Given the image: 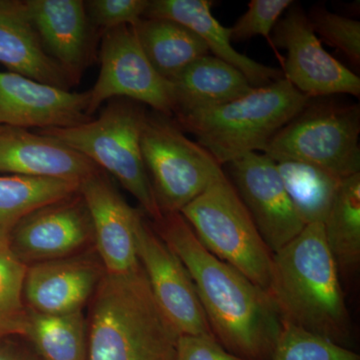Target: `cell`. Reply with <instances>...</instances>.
<instances>
[{
  "mask_svg": "<svg viewBox=\"0 0 360 360\" xmlns=\"http://www.w3.org/2000/svg\"><path fill=\"white\" fill-rule=\"evenodd\" d=\"M151 224L188 271L215 340L243 359L271 360L283 322L266 290L206 250L181 213Z\"/></svg>",
  "mask_w": 360,
  "mask_h": 360,
  "instance_id": "obj_1",
  "label": "cell"
},
{
  "mask_svg": "<svg viewBox=\"0 0 360 360\" xmlns=\"http://www.w3.org/2000/svg\"><path fill=\"white\" fill-rule=\"evenodd\" d=\"M270 300L290 323L347 347L352 321L322 224H307L272 257Z\"/></svg>",
  "mask_w": 360,
  "mask_h": 360,
  "instance_id": "obj_2",
  "label": "cell"
},
{
  "mask_svg": "<svg viewBox=\"0 0 360 360\" xmlns=\"http://www.w3.org/2000/svg\"><path fill=\"white\" fill-rule=\"evenodd\" d=\"M90 302L86 360H175L179 335L141 266L122 276L105 274Z\"/></svg>",
  "mask_w": 360,
  "mask_h": 360,
  "instance_id": "obj_3",
  "label": "cell"
},
{
  "mask_svg": "<svg viewBox=\"0 0 360 360\" xmlns=\"http://www.w3.org/2000/svg\"><path fill=\"white\" fill-rule=\"evenodd\" d=\"M309 101L283 77L224 105L174 118L219 165H229L248 153H264Z\"/></svg>",
  "mask_w": 360,
  "mask_h": 360,
  "instance_id": "obj_4",
  "label": "cell"
},
{
  "mask_svg": "<svg viewBox=\"0 0 360 360\" xmlns=\"http://www.w3.org/2000/svg\"><path fill=\"white\" fill-rule=\"evenodd\" d=\"M148 111L125 98L108 105L89 122L65 129L39 131L63 142L113 176L137 200L151 221L162 217L156 203L141 153V132Z\"/></svg>",
  "mask_w": 360,
  "mask_h": 360,
  "instance_id": "obj_5",
  "label": "cell"
},
{
  "mask_svg": "<svg viewBox=\"0 0 360 360\" xmlns=\"http://www.w3.org/2000/svg\"><path fill=\"white\" fill-rule=\"evenodd\" d=\"M180 213L206 250L267 290L274 253L224 170Z\"/></svg>",
  "mask_w": 360,
  "mask_h": 360,
  "instance_id": "obj_6",
  "label": "cell"
},
{
  "mask_svg": "<svg viewBox=\"0 0 360 360\" xmlns=\"http://www.w3.org/2000/svg\"><path fill=\"white\" fill-rule=\"evenodd\" d=\"M359 104L312 103L269 141L264 153L276 162L300 161L338 179L360 174Z\"/></svg>",
  "mask_w": 360,
  "mask_h": 360,
  "instance_id": "obj_7",
  "label": "cell"
},
{
  "mask_svg": "<svg viewBox=\"0 0 360 360\" xmlns=\"http://www.w3.org/2000/svg\"><path fill=\"white\" fill-rule=\"evenodd\" d=\"M141 153L161 213L180 212L205 191L221 165L184 134L174 116L148 112Z\"/></svg>",
  "mask_w": 360,
  "mask_h": 360,
  "instance_id": "obj_8",
  "label": "cell"
},
{
  "mask_svg": "<svg viewBox=\"0 0 360 360\" xmlns=\"http://www.w3.org/2000/svg\"><path fill=\"white\" fill-rule=\"evenodd\" d=\"M101 37V71L96 84L89 90L87 115L92 116L111 99L125 98L174 116L172 84L150 65L131 26H120Z\"/></svg>",
  "mask_w": 360,
  "mask_h": 360,
  "instance_id": "obj_9",
  "label": "cell"
},
{
  "mask_svg": "<svg viewBox=\"0 0 360 360\" xmlns=\"http://www.w3.org/2000/svg\"><path fill=\"white\" fill-rule=\"evenodd\" d=\"M135 241L153 297L177 333L214 338L186 266L141 210L135 224Z\"/></svg>",
  "mask_w": 360,
  "mask_h": 360,
  "instance_id": "obj_10",
  "label": "cell"
},
{
  "mask_svg": "<svg viewBox=\"0 0 360 360\" xmlns=\"http://www.w3.org/2000/svg\"><path fill=\"white\" fill-rule=\"evenodd\" d=\"M292 6L272 32L271 41L288 53L284 78L309 99L333 94L359 97L360 78L323 49L307 14Z\"/></svg>",
  "mask_w": 360,
  "mask_h": 360,
  "instance_id": "obj_11",
  "label": "cell"
},
{
  "mask_svg": "<svg viewBox=\"0 0 360 360\" xmlns=\"http://www.w3.org/2000/svg\"><path fill=\"white\" fill-rule=\"evenodd\" d=\"M8 248L26 266L94 248L91 217L79 191L26 215L11 232Z\"/></svg>",
  "mask_w": 360,
  "mask_h": 360,
  "instance_id": "obj_12",
  "label": "cell"
},
{
  "mask_svg": "<svg viewBox=\"0 0 360 360\" xmlns=\"http://www.w3.org/2000/svg\"><path fill=\"white\" fill-rule=\"evenodd\" d=\"M232 184L272 253L293 240L307 225L296 212L277 170L262 153L229 163Z\"/></svg>",
  "mask_w": 360,
  "mask_h": 360,
  "instance_id": "obj_13",
  "label": "cell"
},
{
  "mask_svg": "<svg viewBox=\"0 0 360 360\" xmlns=\"http://www.w3.org/2000/svg\"><path fill=\"white\" fill-rule=\"evenodd\" d=\"M78 191L89 208L94 250L105 274L122 276L139 269L135 224L141 210L127 203L101 169L82 180Z\"/></svg>",
  "mask_w": 360,
  "mask_h": 360,
  "instance_id": "obj_14",
  "label": "cell"
},
{
  "mask_svg": "<svg viewBox=\"0 0 360 360\" xmlns=\"http://www.w3.org/2000/svg\"><path fill=\"white\" fill-rule=\"evenodd\" d=\"M89 91L73 92L13 72H0V125L39 130L89 122Z\"/></svg>",
  "mask_w": 360,
  "mask_h": 360,
  "instance_id": "obj_15",
  "label": "cell"
},
{
  "mask_svg": "<svg viewBox=\"0 0 360 360\" xmlns=\"http://www.w3.org/2000/svg\"><path fill=\"white\" fill-rule=\"evenodd\" d=\"M105 276L96 250L28 265L23 298L27 309L45 314L84 311Z\"/></svg>",
  "mask_w": 360,
  "mask_h": 360,
  "instance_id": "obj_16",
  "label": "cell"
},
{
  "mask_svg": "<svg viewBox=\"0 0 360 360\" xmlns=\"http://www.w3.org/2000/svg\"><path fill=\"white\" fill-rule=\"evenodd\" d=\"M23 4L45 51L77 85L91 63L98 34L90 22L84 1L26 0Z\"/></svg>",
  "mask_w": 360,
  "mask_h": 360,
  "instance_id": "obj_17",
  "label": "cell"
},
{
  "mask_svg": "<svg viewBox=\"0 0 360 360\" xmlns=\"http://www.w3.org/2000/svg\"><path fill=\"white\" fill-rule=\"evenodd\" d=\"M99 168L54 137L0 125V174L82 182Z\"/></svg>",
  "mask_w": 360,
  "mask_h": 360,
  "instance_id": "obj_18",
  "label": "cell"
},
{
  "mask_svg": "<svg viewBox=\"0 0 360 360\" xmlns=\"http://www.w3.org/2000/svg\"><path fill=\"white\" fill-rule=\"evenodd\" d=\"M212 6L208 0H151L143 18H165L186 26L205 41L213 56L234 66L253 87L283 78L281 70L257 63L232 46L231 28L213 16Z\"/></svg>",
  "mask_w": 360,
  "mask_h": 360,
  "instance_id": "obj_19",
  "label": "cell"
},
{
  "mask_svg": "<svg viewBox=\"0 0 360 360\" xmlns=\"http://www.w3.org/2000/svg\"><path fill=\"white\" fill-rule=\"evenodd\" d=\"M0 63L41 84L70 90L75 85L49 56L26 15L23 1L4 0L0 6Z\"/></svg>",
  "mask_w": 360,
  "mask_h": 360,
  "instance_id": "obj_20",
  "label": "cell"
},
{
  "mask_svg": "<svg viewBox=\"0 0 360 360\" xmlns=\"http://www.w3.org/2000/svg\"><path fill=\"white\" fill-rule=\"evenodd\" d=\"M169 82L174 96V117L219 108L253 89L240 71L210 54L187 66Z\"/></svg>",
  "mask_w": 360,
  "mask_h": 360,
  "instance_id": "obj_21",
  "label": "cell"
},
{
  "mask_svg": "<svg viewBox=\"0 0 360 360\" xmlns=\"http://www.w3.org/2000/svg\"><path fill=\"white\" fill-rule=\"evenodd\" d=\"M131 27L146 58L167 82L210 52L198 34L175 21L142 18Z\"/></svg>",
  "mask_w": 360,
  "mask_h": 360,
  "instance_id": "obj_22",
  "label": "cell"
},
{
  "mask_svg": "<svg viewBox=\"0 0 360 360\" xmlns=\"http://www.w3.org/2000/svg\"><path fill=\"white\" fill-rule=\"evenodd\" d=\"M323 226L338 274L348 279L360 264V174L342 179Z\"/></svg>",
  "mask_w": 360,
  "mask_h": 360,
  "instance_id": "obj_23",
  "label": "cell"
},
{
  "mask_svg": "<svg viewBox=\"0 0 360 360\" xmlns=\"http://www.w3.org/2000/svg\"><path fill=\"white\" fill-rule=\"evenodd\" d=\"M79 182L0 175V245H8L14 227L37 208L78 193Z\"/></svg>",
  "mask_w": 360,
  "mask_h": 360,
  "instance_id": "obj_24",
  "label": "cell"
},
{
  "mask_svg": "<svg viewBox=\"0 0 360 360\" xmlns=\"http://www.w3.org/2000/svg\"><path fill=\"white\" fill-rule=\"evenodd\" d=\"M25 340L41 360H86V317L84 311L45 314L28 309Z\"/></svg>",
  "mask_w": 360,
  "mask_h": 360,
  "instance_id": "obj_25",
  "label": "cell"
},
{
  "mask_svg": "<svg viewBox=\"0 0 360 360\" xmlns=\"http://www.w3.org/2000/svg\"><path fill=\"white\" fill-rule=\"evenodd\" d=\"M276 163L286 193L305 225L323 224L342 179L309 163Z\"/></svg>",
  "mask_w": 360,
  "mask_h": 360,
  "instance_id": "obj_26",
  "label": "cell"
},
{
  "mask_svg": "<svg viewBox=\"0 0 360 360\" xmlns=\"http://www.w3.org/2000/svg\"><path fill=\"white\" fill-rule=\"evenodd\" d=\"M26 269L8 245H0V340L25 338L28 319L23 298Z\"/></svg>",
  "mask_w": 360,
  "mask_h": 360,
  "instance_id": "obj_27",
  "label": "cell"
},
{
  "mask_svg": "<svg viewBox=\"0 0 360 360\" xmlns=\"http://www.w3.org/2000/svg\"><path fill=\"white\" fill-rule=\"evenodd\" d=\"M271 360H360V357L322 336L283 323Z\"/></svg>",
  "mask_w": 360,
  "mask_h": 360,
  "instance_id": "obj_28",
  "label": "cell"
},
{
  "mask_svg": "<svg viewBox=\"0 0 360 360\" xmlns=\"http://www.w3.org/2000/svg\"><path fill=\"white\" fill-rule=\"evenodd\" d=\"M309 20L315 34L342 52L354 65L360 63V22L354 18L314 7Z\"/></svg>",
  "mask_w": 360,
  "mask_h": 360,
  "instance_id": "obj_29",
  "label": "cell"
},
{
  "mask_svg": "<svg viewBox=\"0 0 360 360\" xmlns=\"http://www.w3.org/2000/svg\"><path fill=\"white\" fill-rule=\"evenodd\" d=\"M292 4L291 0H251L246 13L231 27L232 41H245L257 35L271 41L274 28Z\"/></svg>",
  "mask_w": 360,
  "mask_h": 360,
  "instance_id": "obj_30",
  "label": "cell"
},
{
  "mask_svg": "<svg viewBox=\"0 0 360 360\" xmlns=\"http://www.w3.org/2000/svg\"><path fill=\"white\" fill-rule=\"evenodd\" d=\"M85 9L99 34L122 25L132 26L143 18L149 0H87Z\"/></svg>",
  "mask_w": 360,
  "mask_h": 360,
  "instance_id": "obj_31",
  "label": "cell"
},
{
  "mask_svg": "<svg viewBox=\"0 0 360 360\" xmlns=\"http://www.w3.org/2000/svg\"><path fill=\"white\" fill-rule=\"evenodd\" d=\"M175 360H250L225 349L214 338L203 335H179Z\"/></svg>",
  "mask_w": 360,
  "mask_h": 360,
  "instance_id": "obj_32",
  "label": "cell"
},
{
  "mask_svg": "<svg viewBox=\"0 0 360 360\" xmlns=\"http://www.w3.org/2000/svg\"><path fill=\"white\" fill-rule=\"evenodd\" d=\"M13 338L0 340V360H41L32 347H26Z\"/></svg>",
  "mask_w": 360,
  "mask_h": 360,
  "instance_id": "obj_33",
  "label": "cell"
},
{
  "mask_svg": "<svg viewBox=\"0 0 360 360\" xmlns=\"http://www.w3.org/2000/svg\"><path fill=\"white\" fill-rule=\"evenodd\" d=\"M4 0H0V6H2V4H4Z\"/></svg>",
  "mask_w": 360,
  "mask_h": 360,
  "instance_id": "obj_34",
  "label": "cell"
}]
</instances>
